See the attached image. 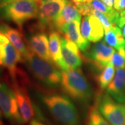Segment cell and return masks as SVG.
Segmentation results:
<instances>
[{"label":"cell","mask_w":125,"mask_h":125,"mask_svg":"<svg viewBox=\"0 0 125 125\" xmlns=\"http://www.w3.org/2000/svg\"><path fill=\"white\" fill-rule=\"evenodd\" d=\"M19 62H24L21 54L0 31V67L8 71L11 81L16 80L22 72L18 68Z\"/></svg>","instance_id":"obj_5"},{"label":"cell","mask_w":125,"mask_h":125,"mask_svg":"<svg viewBox=\"0 0 125 125\" xmlns=\"http://www.w3.org/2000/svg\"><path fill=\"white\" fill-rule=\"evenodd\" d=\"M61 52L63 61L69 70L80 68L84 57L81 54L79 48L74 42L65 37H62Z\"/></svg>","instance_id":"obj_12"},{"label":"cell","mask_w":125,"mask_h":125,"mask_svg":"<svg viewBox=\"0 0 125 125\" xmlns=\"http://www.w3.org/2000/svg\"><path fill=\"white\" fill-rule=\"evenodd\" d=\"M105 5L110 8H113L114 6V0H101Z\"/></svg>","instance_id":"obj_27"},{"label":"cell","mask_w":125,"mask_h":125,"mask_svg":"<svg viewBox=\"0 0 125 125\" xmlns=\"http://www.w3.org/2000/svg\"><path fill=\"white\" fill-rule=\"evenodd\" d=\"M24 62L28 70L36 79L49 87H57L61 82V72L53 62L40 58L29 49Z\"/></svg>","instance_id":"obj_3"},{"label":"cell","mask_w":125,"mask_h":125,"mask_svg":"<svg viewBox=\"0 0 125 125\" xmlns=\"http://www.w3.org/2000/svg\"><path fill=\"white\" fill-rule=\"evenodd\" d=\"M61 74V83L63 91L77 102L83 104L89 102L92 98L93 90L80 68L62 71Z\"/></svg>","instance_id":"obj_1"},{"label":"cell","mask_w":125,"mask_h":125,"mask_svg":"<svg viewBox=\"0 0 125 125\" xmlns=\"http://www.w3.org/2000/svg\"><path fill=\"white\" fill-rule=\"evenodd\" d=\"M96 106L111 125H125V105L115 101L108 93L99 97Z\"/></svg>","instance_id":"obj_7"},{"label":"cell","mask_w":125,"mask_h":125,"mask_svg":"<svg viewBox=\"0 0 125 125\" xmlns=\"http://www.w3.org/2000/svg\"><path fill=\"white\" fill-rule=\"evenodd\" d=\"M114 9L119 13L125 10V0H117L116 1H115Z\"/></svg>","instance_id":"obj_24"},{"label":"cell","mask_w":125,"mask_h":125,"mask_svg":"<svg viewBox=\"0 0 125 125\" xmlns=\"http://www.w3.org/2000/svg\"><path fill=\"white\" fill-rule=\"evenodd\" d=\"M41 2V0H16L1 8V15L22 30L24 23L38 17Z\"/></svg>","instance_id":"obj_4"},{"label":"cell","mask_w":125,"mask_h":125,"mask_svg":"<svg viewBox=\"0 0 125 125\" xmlns=\"http://www.w3.org/2000/svg\"><path fill=\"white\" fill-rule=\"evenodd\" d=\"M14 1H16V0H1L0 1V9L2 8L3 6H4L5 5L8 4L9 3H11Z\"/></svg>","instance_id":"obj_29"},{"label":"cell","mask_w":125,"mask_h":125,"mask_svg":"<svg viewBox=\"0 0 125 125\" xmlns=\"http://www.w3.org/2000/svg\"><path fill=\"white\" fill-rule=\"evenodd\" d=\"M61 40L62 36L58 31H53L49 33V52L53 62L62 71H66L69 69L67 68L62 59L61 52Z\"/></svg>","instance_id":"obj_17"},{"label":"cell","mask_w":125,"mask_h":125,"mask_svg":"<svg viewBox=\"0 0 125 125\" xmlns=\"http://www.w3.org/2000/svg\"><path fill=\"white\" fill-rule=\"evenodd\" d=\"M66 0H54L42 1L38 14V21L34 26L35 30L45 32L56 31V22L64 7Z\"/></svg>","instance_id":"obj_6"},{"label":"cell","mask_w":125,"mask_h":125,"mask_svg":"<svg viewBox=\"0 0 125 125\" xmlns=\"http://www.w3.org/2000/svg\"><path fill=\"white\" fill-rule=\"evenodd\" d=\"M0 1H1V0H0Z\"/></svg>","instance_id":"obj_34"},{"label":"cell","mask_w":125,"mask_h":125,"mask_svg":"<svg viewBox=\"0 0 125 125\" xmlns=\"http://www.w3.org/2000/svg\"><path fill=\"white\" fill-rule=\"evenodd\" d=\"M115 76V67L111 62L101 70L97 76V83L101 90L106 89Z\"/></svg>","instance_id":"obj_20"},{"label":"cell","mask_w":125,"mask_h":125,"mask_svg":"<svg viewBox=\"0 0 125 125\" xmlns=\"http://www.w3.org/2000/svg\"><path fill=\"white\" fill-rule=\"evenodd\" d=\"M125 25V10L120 13V19L118 22V27L122 28Z\"/></svg>","instance_id":"obj_25"},{"label":"cell","mask_w":125,"mask_h":125,"mask_svg":"<svg viewBox=\"0 0 125 125\" xmlns=\"http://www.w3.org/2000/svg\"><path fill=\"white\" fill-rule=\"evenodd\" d=\"M76 5L83 4H90L93 0H71Z\"/></svg>","instance_id":"obj_26"},{"label":"cell","mask_w":125,"mask_h":125,"mask_svg":"<svg viewBox=\"0 0 125 125\" xmlns=\"http://www.w3.org/2000/svg\"><path fill=\"white\" fill-rule=\"evenodd\" d=\"M0 31L9 38L10 42L21 54L24 61H25L29 53V47L27 46V40L24 39L22 31L9 26L3 22H0Z\"/></svg>","instance_id":"obj_15"},{"label":"cell","mask_w":125,"mask_h":125,"mask_svg":"<svg viewBox=\"0 0 125 125\" xmlns=\"http://www.w3.org/2000/svg\"><path fill=\"white\" fill-rule=\"evenodd\" d=\"M112 64L117 68L125 67V49H120L115 52L111 58Z\"/></svg>","instance_id":"obj_23"},{"label":"cell","mask_w":125,"mask_h":125,"mask_svg":"<svg viewBox=\"0 0 125 125\" xmlns=\"http://www.w3.org/2000/svg\"><path fill=\"white\" fill-rule=\"evenodd\" d=\"M87 125H111L99 111L97 106L90 108L88 116Z\"/></svg>","instance_id":"obj_21"},{"label":"cell","mask_w":125,"mask_h":125,"mask_svg":"<svg viewBox=\"0 0 125 125\" xmlns=\"http://www.w3.org/2000/svg\"><path fill=\"white\" fill-rule=\"evenodd\" d=\"M117 0H114V2H115V1H116Z\"/></svg>","instance_id":"obj_33"},{"label":"cell","mask_w":125,"mask_h":125,"mask_svg":"<svg viewBox=\"0 0 125 125\" xmlns=\"http://www.w3.org/2000/svg\"><path fill=\"white\" fill-rule=\"evenodd\" d=\"M0 110L6 118L14 124L23 123L15 94L9 83L0 81Z\"/></svg>","instance_id":"obj_8"},{"label":"cell","mask_w":125,"mask_h":125,"mask_svg":"<svg viewBox=\"0 0 125 125\" xmlns=\"http://www.w3.org/2000/svg\"><path fill=\"white\" fill-rule=\"evenodd\" d=\"M104 42L117 50L125 49V38L120 27L117 26L112 27L108 31L105 32Z\"/></svg>","instance_id":"obj_19"},{"label":"cell","mask_w":125,"mask_h":125,"mask_svg":"<svg viewBox=\"0 0 125 125\" xmlns=\"http://www.w3.org/2000/svg\"><path fill=\"white\" fill-rule=\"evenodd\" d=\"M107 93L115 101L125 102V67L117 68L113 79L106 88Z\"/></svg>","instance_id":"obj_16"},{"label":"cell","mask_w":125,"mask_h":125,"mask_svg":"<svg viewBox=\"0 0 125 125\" xmlns=\"http://www.w3.org/2000/svg\"><path fill=\"white\" fill-rule=\"evenodd\" d=\"M90 6L91 10H96L102 13L106 14L111 16H118L120 15L119 12L113 8H110L105 5L101 0H93L92 2L90 4Z\"/></svg>","instance_id":"obj_22"},{"label":"cell","mask_w":125,"mask_h":125,"mask_svg":"<svg viewBox=\"0 0 125 125\" xmlns=\"http://www.w3.org/2000/svg\"><path fill=\"white\" fill-rule=\"evenodd\" d=\"M54 1V0H41V1Z\"/></svg>","instance_id":"obj_30"},{"label":"cell","mask_w":125,"mask_h":125,"mask_svg":"<svg viewBox=\"0 0 125 125\" xmlns=\"http://www.w3.org/2000/svg\"><path fill=\"white\" fill-rule=\"evenodd\" d=\"M29 49L40 58L53 62L49 48V39L45 32H37L29 36L27 40Z\"/></svg>","instance_id":"obj_14"},{"label":"cell","mask_w":125,"mask_h":125,"mask_svg":"<svg viewBox=\"0 0 125 125\" xmlns=\"http://www.w3.org/2000/svg\"><path fill=\"white\" fill-rule=\"evenodd\" d=\"M42 101L51 114L62 125H79V116L71 100L59 94L44 95Z\"/></svg>","instance_id":"obj_2"},{"label":"cell","mask_w":125,"mask_h":125,"mask_svg":"<svg viewBox=\"0 0 125 125\" xmlns=\"http://www.w3.org/2000/svg\"><path fill=\"white\" fill-rule=\"evenodd\" d=\"M0 125H2V123H1V122L0 121Z\"/></svg>","instance_id":"obj_31"},{"label":"cell","mask_w":125,"mask_h":125,"mask_svg":"<svg viewBox=\"0 0 125 125\" xmlns=\"http://www.w3.org/2000/svg\"><path fill=\"white\" fill-rule=\"evenodd\" d=\"M27 78L10 81L9 83L15 94L20 113L23 123H27L35 116V110L25 86Z\"/></svg>","instance_id":"obj_9"},{"label":"cell","mask_w":125,"mask_h":125,"mask_svg":"<svg viewBox=\"0 0 125 125\" xmlns=\"http://www.w3.org/2000/svg\"><path fill=\"white\" fill-rule=\"evenodd\" d=\"M115 52V49L108 45L104 41H99L84 53L85 59L88 62L92 63L99 70H102L111 62Z\"/></svg>","instance_id":"obj_10"},{"label":"cell","mask_w":125,"mask_h":125,"mask_svg":"<svg viewBox=\"0 0 125 125\" xmlns=\"http://www.w3.org/2000/svg\"><path fill=\"white\" fill-rule=\"evenodd\" d=\"M80 22L79 20H73L66 23L59 31L62 33L65 38L74 42L81 51L83 53L87 52L90 47V43L88 40L81 35L80 29Z\"/></svg>","instance_id":"obj_13"},{"label":"cell","mask_w":125,"mask_h":125,"mask_svg":"<svg viewBox=\"0 0 125 125\" xmlns=\"http://www.w3.org/2000/svg\"><path fill=\"white\" fill-rule=\"evenodd\" d=\"M80 29L83 37L93 42L100 41L104 35L102 24L93 14L86 15L82 19Z\"/></svg>","instance_id":"obj_11"},{"label":"cell","mask_w":125,"mask_h":125,"mask_svg":"<svg viewBox=\"0 0 125 125\" xmlns=\"http://www.w3.org/2000/svg\"><path fill=\"white\" fill-rule=\"evenodd\" d=\"M81 14L79 10L71 0H66L64 7L58 15V19L56 22V29H59L66 23L70 22L73 20L81 21Z\"/></svg>","instance_id":"obj_18"},{"label":"cell","mask_w":125,"mask_h":125,"mask_svg":"<svg viewBox=\"0 0 125 125\" xmlns=\"http://www.w3.org/2000/svg\"><path fill=\"white\" fill-rule=\"evenodd\" d=\"M29 125H45L43 124L42 122L36 120V119H33L29 122Z\"/></svg>","instance_id":"obj_28"},{"label":"cell","mask_w":125,"mask_h":125,"mask_svg":"<svg viewBox=\"0 0 125 125\" xmlns=\"http://www.w3.org/2000/svg\"><path fill=\"white\" fill-rule=\"evenodd\" d=\"M0 121H1V112H0Z\"/></svg>","instance_id":"obj_32"}]
</instances>
